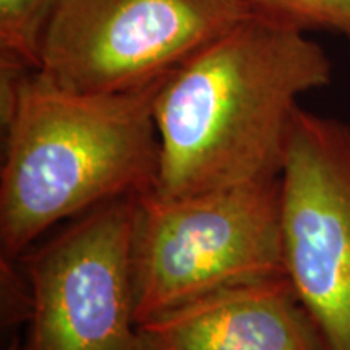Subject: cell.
Returning <instances> with one entry per match:
<instances>
[{
    "mask_svg": "<svg viewBox=\"0 0 350 350\" xmlns=\"http://www.w3.org/2000/svg\"><path fill=\"white\" fill-rule=\"evenodd\" d=\"M164 77L117 93H77L31 70L0 112V255L20 260L57 222L152 191L154 98Z\"/></svg>",
    "mask_w": 350,
    "mask_h": 350,
    "instance_id": "cell-2",
    "label": "cell"
},
{
    "mask_svg": "<svg viewBox=\"0 0 350 350\" xmlns=\"http://www.w3.org/2000/svg\"><path fill=\"white\" fill-rule=\"evenodd\" d=\"M15 261L0 256V318L3 329L28 323L33 310L31 284Z\"/></svg>",
    "mask_w": 350,
    "mask_h": 350,
    "instance_id": "cell-10",
    "label": "cell"
},
{
    "mask_svg": "<svg viewBox=\"0 0 350 350\" xmlns=\"http://www.w3.org/2000/svg\"><path fill=\"white\" fill-rule=\"evenodd\" d=\"M59 0H0V57H10L34 70L44 28Z\"/></svg>",
    "mask_w": 350,
    "mask_h": 350,
    "instance_id": "cell-9",
    "label": "cell"
},
{
    "mask_svg": "<svg viewBox=\"0 0 350 350\" xmlns=\"http://www.w3.org/2000/svg\"><path fill=\"white\" fill-rule=\"evenodd\" d=\"M253 15L300 33H332L350 41V0H243Z\"/></svg>",
    "mask_w": 350,
    "mask_h": 350,
    "instance_id": "cell-8",
    "label": "cell"
},
{
    "mask_svg": "<svg viewBox=\"0 0 350 350\" xmlns=\"http://www.w3.org/2000/svg\"><path fill=\"white\" fill-rule=\"evenodd\" d=\"M286 275L281 177L164 198L137 196V325L200 297Z\"/></svg>",
    "mask_w": 350,
    "mask_h": 350,
    "instance_id": "cell-3",
    "label": "cell"
},
{
    "mask_svg": "<svg viewBox=\"0 0 350 350\" xmlns=\"http://www.w3.org/2000/svg\"><path fill=\"white\" fill-rule=\"evenodd\" d=\"M331 81L318 42L250 13L161 83L154 193L177 198L281 177L300 96Z\"/></svg>",
    "mask_w": 350,
    "mask_h": 350,
    "instance_id": "cell-1",
    "label": "cell"
},
{
    "mask_svg": "<svg viewBox=\"0 0 350 350\" xmlns=\"http://www.w3.org/2000/svg\"><path fill=\"white\" fill-rule=\"evenodd\" d=\"M286 275L325 338L350 350V124L297 112L281 174Z\"/></svg>",
    "mask_w": 350,
    "mask_h": 350,
    "instance_id": "cell-6",
    "label": "cell"
},
{
    "mask_svg": "<svg viewBox=\"0 0 350 350\" xmlns=\"http://www.w3.org/2000/svg\"><path fill=\"white\" fill-rule=\"evenodd\" d=\"M139 350H327L287 275L237 284L138 325Z\"/></svg>",
    "mask_w": 350,
    "mask_h": 350,
    "instance_id": "cell-7",
    "label": "cell"
},
{
    "mask_svg": "<svg viewBox=\"0 0 350 350\" xmlns=\"http://www.w3.org/2000/svg\"><path fill=\"white\" fill-rule=\"evenodd\" d=\"M135 216L137 196L109 201L21 256L33 310L20 350H139Z\"/></svg>",
    "mask_w": 350,
    "mask_h": 350,
    "instance_id": "cell-5",
    "label": "cell"
},
{
    "mask_svg": "<svg viewBox=\"0 0 350 350\" xmlns=\"http://www.w3.org/2000/svg\"><path fill=\"white\" fill-rule=\"evenodd\" d=\"M20 349H21V340H20V338H16L15 336V338H12L7 350H20Z\"/></svg>",
    "mask_w": 350,
    "mask_h": 350,
    "instance_id": "cell-11",
    "label": "cell"
},
{
    "mask_svg": "<svg viewBox=\"0 0 350 350\" xmlns=\"http://www.w3.org/2000/svg\"><path fill=\"white\" fill-rule=\"evenodd\" d=\"M250 15L243 0H59L38 72L77 93L159 80Z\"/></svg>",
    "mask_w": 350,
    "mask_h": 350,
    "instance_id": "cell-4",
    "label": "cell"
}]
</instances>
